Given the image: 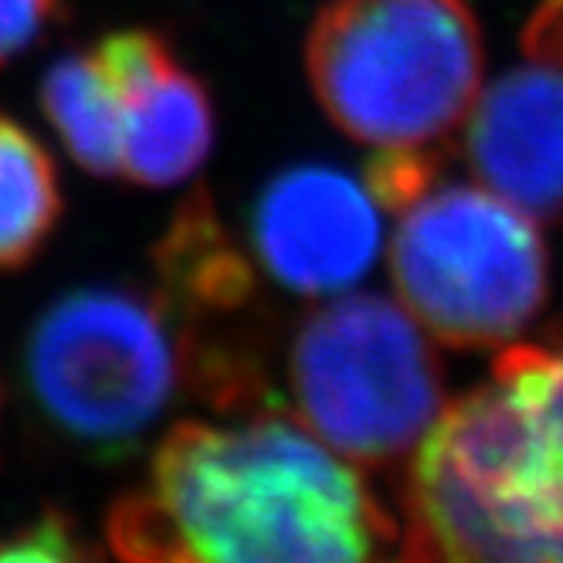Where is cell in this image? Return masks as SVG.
Here are the masks:
<instances>
[{
    "instance_id": "cell-1",
    "label": "cell",
    "mask_w": 563,
    "mask_h": 563,
    "mask_svg": "<svg viewBox=\"0 0 563 563\" xmlns=\"http://www.w3.org/2000/svg\"><path fill=\"white\" fill-rule=\"evenodd\" d=\"M184 421L156 445L106 540L123 560L356 563L400 540L356 465L286 408Z\"/></svg>"
},
{
    "instance_id": "cell-2",
    "label": "cell",
    "mask_w": 563,
    "mask_h": 563,
    "mask_svg": "<svg viewBox=\"0 0 563 563\" xmlns=\"http://www.w3.org/2000/svg\"><path fill=\"white\" fill-rule=\"evenodd\" d=\"M408 560L563 563V333L506 343L441 408L405 486Z\"/></svg>"
},
{
    "instance_id": "cell-3",
    "label": "cell",
    "mask_w": 563,
    "mask_h": 563,
    "mask_svg": "<svg viewBox=\"0 0 563 563\" xmlns=\"http://www.w3.org/2000/svg\"><path fill=\"white\" fill-rule=\"evenodd\" d=\"M323 112L377 153H431L482 89V34L465 0H330L306 37Z\"/></svg>"
},
{
    "instance_id": "cell-4",
    "label": "cell",
    "mask_w": 563,
    "mask_h": 563,
    "mask_svg": "<svg viewBox=\"0 0 563 563\" xmlns=\"http://www.w3.org/2000/svg\"><path fill=\"white\" fill-rule=\"evenodd\" d=\"M24 380L55 434L78 452L115 459L140 445L190 384V350L159 292L92 286L42 312Z\"/></svg>"
},
{
    "instance_id": "cell-5",
    "label": "cell",
    "mask_w": 563,
    "mask_h": 563,
    "mask_svg": "<svg viewBox=\"0 0 563 563\" xmlns=\"http://www.w3.org/2000/svg\"><path fill=\"white\" fill-rule=\"evenodd\" d=\"M286 408L353 465L408 459L445 400L431 336L397 299L340 292L296 327Z\"/></svg>"
},
{
    "instance_id": "cell-6",
    "label": "cell",
    "mask_w": 563,
    "mask_h": 563,
    "mask_svg": "<svg viewBox=\"0 0 563 563\" xmlns=\"http://www.w3.org/2000/svg\"><path fill=\"white\" fill-rule=\"evenodd\" d=\"M547 268L537 221L482 184H428L397 208V302L452 350L512 343L547 302Z\"/></svg>"
},
{
    "instance_id": "cell-7",
    "label": "cell",
    "mask_w": 563,
    "mask_h": 563,
    "mask_svg": "<svg viewBox=\"0 0 563 563\" xmlns=\"http://www.w3.org/2000/svg\"><path fill=\"white\" fill-rule=\"evenodd\" d=\"M380 238L374 190L323 164L278 174L252 218L262 268L282 289L312 299L350 292L377 262Z\"/></svg>"
},
{
    "instance_id": "cell-8",
    "label": "cell",
    "mask_w": 563,
    "mask_h": 563,
    "mask_svg": "<svg viewBox=\"0 0 563 563\" xmlns=\"http://www.w3.org/2000/svg\"><path fill=\"white\" fill-rule=\"evenodd\" d=\"M92 48L119 102V177L143 187L194 177L214 143L205 82L156 31H112Z\"/></svg>"
},
{
    "instance_id": "cell-9",
    "label": "cell",
    "mask_w": 563,
    "mask_h": 563,
    "mask_svg": "<svg viewBox=\"0 0 563 563\" xmlns=\"http://www.w3.org/2000/svg\"><path fill=\"white\" fill-rule=\"evenodd\" d=\"M462 146L486 190L533 221H563V65L530 58L478 89Z\"/></svg>"
},
{
    "instance_id": "cell-10",
    "label": "cell",
    "mask_w": 563,
    "mask_h": 563,
    "mask_svg": "<svg viewBox=\"0 0 563 563\" xmlns=\"http://www.w3.org/2000/svg\"><path fill=\"white\" fill-rule=\"evenodd\" d=\"M42 109L78 167L119 174V102L96 48L71 52L45 71Z\"/></svg>"
},
{
    "instance_id": "cell-11",
    "label": "cell",
    "mask_w": 563,
    "mask_h": 563,
    "mask_svg": "<svg viewBox=\"0 0 563 563\" xmlns=\"http://www.w3.org/2000/svg\"><path fill=\"white\" fill-rule=\"evenodd\" d=\"M62 218V190L48 150L0 112V272L45 249Z\"/></svg>"
},
{
    "instance_id": "cell-12",
    "label": "cell",
    "mask_w": 563,
    "mask_h": 563,
    "mask_svg": "<svg viewBox=\"0 0 563 563\" xmlns=\"http://www.w3.org/2000/svg\"><path fill=\"white\" fill-rule=\"evenodd\" d=\"M62 0H0V65L24 55L52 21Z\"/></svg>"
},
{
    "instance_id": "cell-13",
    "label": "cell",
    "mask_w": 563,
    "mask_h": 563,
    "mask_svg": "<svg viewBox=\"0 0 563 563\" xmlns=\"http://www.w3.org/2000/svg\"><path fill=\"white\" fill-rule=\"evenodd\" d=\"M86 556V547L78 543L71 522L65 516H45L34 527L0 540V560H68Z\"/></svg>"
},
{
    "instance_id": "cell-14",
    "label": "cell",
    "mask_w": 563,
    "mask_h": 563,
    "mask_svg": "<svg viewBox=\"0 0 563 563\" xmlns=\"http://www.w3.org/2000/svg\"><path fill=\"white\" fill-rule=\"evenodd\" d=\"M522 48L530 58H550L563 65V0H543L522 31Z\"/></svg>"
}]
</instances>
